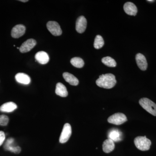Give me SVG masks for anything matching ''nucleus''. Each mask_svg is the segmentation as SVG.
<instances>
[{
  "label": "nucleus",
  "mask_w": 156,
  "mask_h": 156,
  "mask_svg": "<svg viewBox=\"0 0 156 156\" xmlns=\"http://www.w3.org/2000/svg\"><path fill=\"white\" fill-rule=\"evenodd\" d=\"M20 1L21 2H28V0H25V1H22V0H21V1Z\"/></svg>",
  "instance_id": "25"
},
{
  "label": "nucleus",
  "mask_w": 156,
  "mask_h": 156,
  "mask_svg": "<svg viewBox=\"0 0 156 156\" xmlns=\"http://www.w3.org/2000/svg\"><path fill=\"white\" fill-rule=\"evenodd\" d=\"M87 27V20L84 16H81L78 17L76 22V30L79 33H83Z\"/></svg>",
  "instance_id": "10"
},
{
  "label": "nucleus",
  "mask_w": 156,
  "mask_h": 156,
  "mask_svg": "<svg viewBox=\"0 0 156 156\" xmlns=\"http://www.w3.org/2000/svg\"><path fill=\"white\" fill-rule=\"evenodd\" d=\"M136 61L137 66L141 70H146L147 67V62L144 55L141 53H137L136 56Z\"/></svg>",
  "instance_id": "11"
},
{
  "label": "nucleus",
  "mask_w": 156,
  "mask_h": 156,
  "mask_svg": "<svg viewBox=\"0 0 156 156\" xmlns=\"http://www.w3.org/2000/svg\"><path fill=\"white\" fill-rule=\"evenodd\" d=\"M116 83L115 77L111 73L101 75L96 81L98 87L106 89H112L115 87Z\"/></svg>",
  "instance_id": "1"
},
{
  "label": "nucleus",
  "mask_w": 156,
  "mask_h": 156,
  "mask_svg": "<svg viewBox=\"0 0 156 156\" xmlns=\"http://www.w3.org/2000/svg\"><path fill=\"white\" fill-rule=\"evenodd\" d=\"M102 63L103 64L110 67H115L116 66V62L114 59L109 56L104 57L101 59Z\"/></svg>",
  "instance_id": "20"
},
{
  "label": "nucleus",
  "mask_w": 156,
  "mask_h": 156,
  "mask_svg": "<svg viewBox=\"0 0 156 156\" xmlns=\"http://www.w3.org/2000/svg\"><path fill=\"white\" fill-rule=\"evenodd\" d=\"M147 2H154V1H153V0H148V1H147Z\"/></svg>",
  "instance_id": "26"
},
{
  "label": "nucleus",
  "mask_w": 156,
  "mask_h": 156,
  "mask_svg": "<svg viewBox=\"0 0 156 156\" xmlns=\"http://www.w3.org/2000/svg\"><path fill=\"white\" fill-rule=\"evenodd\" d=\"M35 58L39 63L46 64L49 61V56L44 51H40L36 54Z\"/></svg>",
  "instance_id": "13"
},
{
  "label": "nucleus",
  "mask_w": 156,
  "mask_h": 156,
  "mask_svg": "<svg viewBox=\"0 0 156 156\" xmlns=\"http://www.w3.org/2000/svg\"><path fill=\"white\" fill-rule=\"evenodd\" d=\"M4 147L5 150L16 154H19L21 151V148L18 146L15 145L14 139L12 137L7 140Z\"/></svg>",
  "instance_id": "6"
},
{
  "label": "nucleus",
  "mask_w": 156,
  "mask_h": 156,
  "mask_svg": "<svg viewBox=\"0 0 156 156\" xmlns=\"http://www.w3.org/2000/svg\"><path fill=\"white\" fill-rule=\"evenodd\" d=\"M104 45V41L102 37L98 35L96 36L94 43V48L96 49H99L102 48Z\"/></svg>",
  "instance_id": "22"
},
{
  "label": "nucleus",
  "mask_w": 156,
  "mask_h": 156,
  "mask_svg": "<svg viewBox=\"0 0 156 156\" xmlns=\"http://www.w3.org/2000/svg\"><path fill=\"white\" fill-rule=\"evenodd\" d=\"M139 104L143 108L154 116H156V104L150 99L146 98H141Z\"/></svg>",
  "instance_id": "3"
},
{
  "label": "nucleus",
  "mask_w": 156,
  "mask_h": 156,
  "mask_svg": "<svg viewBox=\"0 0 156 156\" xmlns=\"http://www.w3.org/2000/svg\"><path fill=\"white\" fill-rule=\"evenodd\" d=\"M15 79L19 83L28 85L30 83L31 80L29 76L23 73H18L15 76Z\"/></svg>",
  "instance_id": "15"
},
{
  "label": "nucleus",
  "mask_w": 156,
  "mask_h": 156,
  "mask_svg": "<svg viewBox=\"0 0 156 156\" xmlns=\"http://www.w3.org/2000/svg\"><path fill=\"white\" fill-rule=\"evenodd\" d=\"M47 28L52 34L55 36L61 35L62 31L60 26L56 21H49L47 23Z\"/></svg>",
  "instance_id": "7"
},
{
  "label": "nucleus",
  "mask_w": 156,
  "mask_h": 156,
  "mask_svg": "<svg viewBox=\"0 0 156 156\" xmlns=\"http://www.w3.org/2000/svg\"><path fill=\"white\" fill-rule=\"evenodd\" d=\"M26 27L22 24H18L14 26L11 30V36L14 38H18L25 34Z\"/></svg>",
  "instance_id": "9"
},
{
  "label": "nucleus",
  "mask_w": 156,
  "mask_h": 156,
  "mask_svg": "<svg viewBox=\"0 0 156 156\" xmlns=\"http://www.w3.org/2000/svg\"><path fill=\"white\" fill-rule=\"evenodd\" d=\"M134 144L136 148L140 150L146 151L150 148L151 142L146 136H138L134 139Z\"/></svg>",
  "instance_id": "2"
},
{
  "label": "nucleus",
  "mask_w": 156,
  "mask_h": 156,
  "mask_svg": "<svg viewBox=\"0 0 156 156\" xmlns=\"http://www.w3.org/2000/svg\"><path fill=\"white\" fill-rule=\"evenodd\" d=\"M5 139V135L2 131H0V146L3 144Z\"/></svg>",
  "instance_id": "24"
},
{
  "label": "nucleus",
  "mask_w": 156,
  "mask_h": 156,
  "mask_svg": "<svg viewBox=\"0 0 156 156\" xmlns=\"http://www.w3.org/2000/svg\"><path fill=\"white\" fill-rule=\"evenodd\" d=\"M17 108V105L14 102H6L0 107V111L4 112H11L14 111Z\"/></svg>",
  "instance_id": "16"
},
{
  "label": "nucleus",
  "mask_w": 156,
  "mask_h": 156,
  "mask_svg": "<svg viewBox=\"0 0 156 156\" xmlns=\"http://www.w3.org/2000/svg\"><path fill=\"white\" fill-rule=\"evenodd\" d=\"M108 121L111 124L120 125L127 121L126 115L122 113H117L109 117Z\"/></svg>",
  "instance_id": "4"
},
{
  "label": "nucleus",
  "mask_w": 156,
  "mask_h": 156,
  "mask_svg": "<svg viewBox=\"0 0 156 156\" xmlns=\"http://www.w3.org/2000/svg\"><path fill=\"white\" fill-rule=\"evenodd\" d=\"M9 117L5 115H0V126H6L9 122Z\"/></svg>",
  "instance_id": "23"
},
{
  "label": "nucleus",
  "mask_w": 156,
  "mask_h": 156,
  "mask_svg": "<svg viewBox=\"0 0 156 156\" xmlns=\"http://www.w3.org/2000/svg\"><path fill=\"white\" fill-rule=\"evenodd\" d=\"M71 63L74 67L81 68L84 66L83 60L80 57H74L71 59Z\"/></svg>",
  "instance_id": "21"
},
{
  "label": "nucleus",
  "mask_w": 156,
  "mask_h": 156,
  "mask_svg": "<svg viewBox=\"0 0 156 156\" xmlns=\"http://www.w3.org/2000/svg\"><path fill=\"white\" fill-rule=\"evenodd\" d=\"M63 77L66 82L70 84L72 86H77L79 84V81L77 78L76 77L70 73L66 72L63 73Z\"/></svg>",
  "instance_id": "18"
},
{
  "label": "nucleus",
  "mask_w": 156,
  "mask_h": 156,
  "mask_svg": "<svg viewBox=\"0 0 156 156\" xmlns=\"http://www.w3.org/2000/svg\"><path fill=\"white\" fill-rule=\"evenodd\" d=\"M115 147V142L109 138L105 140L102 144L103 151L106 153L111 152L114 150Z\"/></svg>",
  "instance_id": "17"
},
{
  "label": "nucleus",
  "mask_w": 156,
  "mask_h": 156,
  "mask_svg": "<svg viewBox=\"0 0 156 156\" xmlns=\"http://www.w3.org/2000/svg\"><path fill=\"white\" fill-rule=\"evenodd\" d=\"M124 9L126 14L131 16H135L137 12V8L134 3L126 2L124 5Z\"/></svg>",
  "instance_id": "12"
},
{
  "label": "nucleus",
  "mask_w": 156,
  "mask_h": 156,
  "mask_svg": "<svg viewBox=\"0 0 156 156\" xmlns=\"http://www.w3.org/2000/svg\"><path fill=\"white\" fill-rule=\"evenodd\" d=\"M37 42L33 39H30L27 40L23 43L20 48L19 50L21 53H25L31 50L36 46Z\"/></svg>",
  "instance_id": "8"
},
{
  "label": "nucleus",
  "mask_w": 156,
  "mask_h": 156,
  "mask_svg": "<svg viewBox=\"0 0 156 156\" xmlns=\"http://www.w3.org/2000/svg\"><path fill=\"white\" fill-rule=\"evenodd\" d=\"M72 134L71 126L69 123H66L63 126L59 141L60 143L64 144L69 140Z\"/></svg>",
  "instance_id": "5"
},
{
  "label": "nucleus",
  "mask_w": 156,
  "mask_h": 156,
  "mask_svg": "<svg viewBox=\"0 0 156 156\" xmlns=\"http://www.w3.org/2000/svg\"><path fill=\"white\" fill-rule=\"evenodd\" d=\"M108 137L114 142L120 141L122 140V133L118 129H112L109 131Z\"/></svg>",
  "instance_id": "14"
},
{
  "label": "nucleus",
  "mask_w": 156,
  "mask_h": 156,
  "mask_svg": "<svg viewBox=\"0 0 156 156\" xmlns=\"http://www.w3.org/2000/svg\"><path fill=\"white\" fill-rule=\"evenodd\" d=\"M55 92L58 96L62 97H67L68 92L66 87L62 83H58L56 84Z\"/></svg>",
  "instance_id": "19"
}]
</instances>
